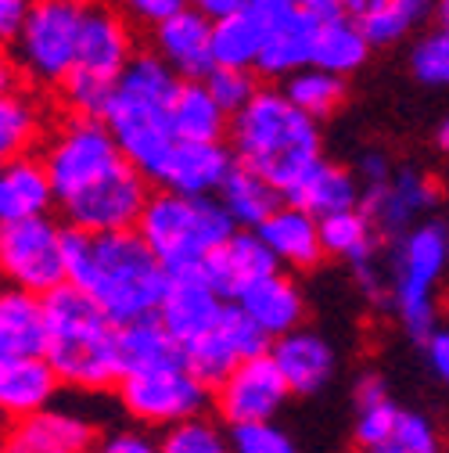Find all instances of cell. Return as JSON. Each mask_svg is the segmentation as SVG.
Returning <instances> with one entry per match:
<instances>
[{
    "label": "cell",
    "instance_id": "2e32d148",
    "mask_svg": "<svg viewBox=\"0 0 449 453\" xmlns=\"http://www.w3.org/2000/svg\"><path fill=\"white\" fill-rule=\"evenodd\" d=\"M216 19L202 8H184L180 15L155 26V54L177 76L198 80L216 69Z\"/></svg>",
    "mask_w": 449,
    "mask_h": 453
},
{
    "label": "cell",
    "instance_id": "f1b7e54d",
    "mask_svg": "<svg viewBox=\"0 0 449 453\" xmlns=\"http://www.w3.org/2000/svg\"><path fill=\"white\" fill-rule=\"evenodd\" d=\"M285 198H288V205H302L316 216H331V212L360 205V184L346 169L331 165V162H316Z\"/></svg>",
    "mask_w": 449,
    "mask_h": 453
},
{
    "label": "cell",
    "instance_id": "f546056e",
    "mask_svg": "<svg viewBox=\"0 0 449 453\" xmlns=\"http://www.w3.org/2000/svg\"><path fill=\"white\" fill-rule=\"evenodd\" d=\"M216 65L223 69H252L263 58V43H266V22L255 8H238L231 15L216 19Z\"/></svg>",
    "mask_w": 449,
    "mask_h": 453
},
{
    "label": "cell",
    "instance_id": "bcb514c9",
    "mask_svg": "<svg viewBox=\"0 0 449 453\" xmlns=\"http://www.w3.org/2000/svg\"><path fill=\"white\" fill-rule=\"evenodd\" d=\"M29 12H33V0H0V33H4V40L19 36Z\"/></svg>",
    "mask_w": 449,
    "mask_h": 453
},
{
    "label": "cell",
    "instance_id": "4316f807",
    "mask_svg": "<svg viewBox=\"0 0 449 453\" xmlns=\"http://www.w3.org/2000/svg\"><path fill=\"white\" fill-rule=\"evenodd\" d=\"M238 306L259 324V331L266 338H280V334H288L302 324V313H306V303H302V292L292 277L285 273H270L266 280H259V285H252Z\"/></svg>",
    "mask_w": 449,
    "mask_h": 453
},
{
    "label": "cell",
    "instance_id": "f35d334b",
    "mask_svg": "<svg viewBox=\"0 0 449 453\" xmlns=\"http://www.w3.org/2000/svg\"><path fill=\"white\" fill-rule=\"evenodd\" d=\"M158 453H234L231 435L209 418H187L173 428H165Z\"/></svg>",
    "mask_w": 449,
    "mask_h": 453
},
{
    "label": "cell",
    "instance_id": "ab89813d",
    "mask_svg": "<svg viewBox=\"0 0 449 453\" xmlns=\"http://www.w3.org/2000/svg\"><path fill=\"white\" fill-rule=\"evenodd\" d=\"M410 69L424 87H449V29H435L414 43Z\"/></svg>",
    "mask_w": 449,
    "mask_h": 453
},
{
    "label": "cell",
    "instance_id": "f5cc1de1",
    "mask_svg": "<svg viewBox=\"0 0 449 453\" xmlns=\"http://www.w3.org/2000/svg\"><path fill=\"white\" fill-rule=\"evenodd\" d=\"M438 148L442 151H449V116L442 119V127H438Z\"/></svg>",
    "mask_w": 449,
    "mask_h": 453
},
{
    "label": "cell",
    "instance_id": "7dc6e473",
    "mask_svg": "<svg viewBox=\"0 0 449 453\" xmlns=\"http://www.w3.org/2000/svg\"><path fill=\"white\" fill-rule=\"evenodd\" d=\"M396 169H392V162H388V155L384 151H367L363 158H360V177H363V188H374V184H384Z\"/></svg>",
    "mask_w": 449,
    "mask_h": 453
},
{
    "label": "cell",
    "instance_id": "7402d4cb",
    "mask_svg": "<svg viewBox=\"0 0 449 453\" xmlns=\"http://www.w3.org/2000/svg\"><path fill=\"white\" fill-rule=\"evenodd\" d=\"M62 378L47 357H11L0 360V407L8 418H29L50 411Z\"/></svg>",
    "mask_w": 449,
    "mask_h": 453
},
{
    "label": "cell",
    "instance_id": "8992f818",
    "mask_svg": "<svg viewBox=\"0 0 449 453\" xmlns=\"http://www.w3.org/2000/svg\"><path fill=\"white\" fill-rule=\"evenodd\" d=\"M133 58L137 54H133V36H130L126 19L108 4H90L76 65L69 80L62 83V97L72 108V116L104 119L111 94H116Z\"/></svg>",
    "mask_w": 449,
    "mask_h": 453
},
{
    "label": "cell",
    "instance_id": "484cf974",
    "mask_svg": "<svg viewBox=\"0 0 449 453\" xmlns=\"http://www.w3.org/2000/svg\"><path fill=\"white\" fill-rule=\"evenodd\" d=\"M54 198H58V191H54V180L43 162L29 155L4 162V169H0V219L4 223L47 216Z\"/></svg>",
    "mask_w": 449,
    "mask_h": 453
},
{
    "label": "cell",
    "instance_id": "52a82bcc",
    "mask_svg": "<svg viewBox=\"0 0 449 453\" xmlns=\"http://www.w3.org/2000/svg\"><path fill=\"white\" fill-rule=\"evenodd\" d=\"M449 266V234L438 223H421L396 238L384 277L388 306L414 338L435 331V288Z\"/></svg>",
    "mask_w": 449,
    "mask_h": 453
},
{
    "label": "cell",
    "instance_id": "5b68a950",
    "mask_svg": "<svg viewBox=\"0 0 449 453\" xmlns=\"http://www.w3.org/2000/svg\"><path fill=\"white\" fill-rule=\"evenodd\" d=\"M234 219L219 198H198L180 191H162L148 202L137 234L165 263L170 273L202 270L212 252L234 234Z\"/></svg>",
    "mask_w": 449,
    "mask_h": 453
},
{
    "label": "cell",
    "instance_id": "d4e9b609",
    "mask_svg": "<svg viewBox=\"0 0 449 453\" xmlns=\"http://www.w3.org/2000/svg\"><path fill=\"white\" fill-rule=\"evenodd\" d=\"M50 320L43 296L8 288L0 296V357H47Z\"/></svg>",
    "mask_w": 449,
    "mask_h": 453
},
{
    "label": "cell",
    "instance_id": "d6986e66",
    "mask_svg": "<svg viewBox=\"0 0 449 453\" xmlns=\"http://www.w3.org/2000/svg\"><path fill=\"white\" fill-rule=\"evenodd\" d=\"M227 310V299H223L212 280L202 270H187V273H173V285L170 296H165L158 317L162 324L170 327V334L177 338V346H191L198 338L223 317Z\"/></svg>",
    "mask_w": 449,
    "mask_h": 453
},
{
    "label": "cell",
    "instance_id": "1f68e13d",
    "mask_svg": "<svg viewBox=\"0 0 449 453\" xmlns=\"http://www.w3.org/2000/svg\"><path fill=\"white\" fill-rule=\"evenodd\" d=\"M367 50H370V40L360 29V22L353 15H339V19L320 22L316 40H313V65L349 76L367 62Z\"/></svg>",
    "mask_w": 449,
    "mask_h": 453
},
{
    "label": "cell",
    "instance_id": "ba28073f",
    "mask_svg": "<svg viewBox=\"0 0 449 453\" xmlns=\"http://www.w3.org/2000/svg\"><path fill=\"white\" fill-rule=\"evenodd\" d=\"M87 0H33V12L11 40V65L33 83H65L87 22Z\"/></svg>",
    "mask_w": 449,
    "mask_h": 453
},
{
    "label": "cell",
    "instance_id": "7c38bea8",
    "mask_svg": "<svg viewBox=\"0 0 449 453\" xmlns=\"http://www.w3.org/2000/svg\"><path fill=\"white\" fill-rule=\"evenodd\" d=\"M148 202L151 198L144 188V173L133 162H123L111 169V173H104L97 184L83 188L80 195H72L62 205H65L72 231L111 234V231H137Z\"/></svg>",
    "mask_w": 449,
    "mask_h": 453
},
{
    "label": "cell",
    "instance_id": "ac0fdd59",
    "mask_svg": "<svg viewBox=\"0 0 449 453\" xmlns=\"http://www.w3.org/2000/svg\"><path fill=\"white\" fill-rule=\"evenodd\" d=\"M277 256L270 252V245L259 238V231H234L223 242L212 259L202 266V273L212 280V288L223 299H241L252 285L266 280L270 273H277Z\"/></svg>",
    "mask_w": 449,
    "mask_h": 453
},
{
    "label": "cell",
    "instance_id": "74e56055",
    "mask_svg": "<svg viewBox=\"0 0 449 453\" xmlns=\"http://www.w3.org/2000/svg\"><path fill=\"white\" fill-rule=\"evenodd\" d=\"M36 134H40L36 104L19 90H4V97H0V155H4V162L26 155Z\"/></svg>",
    "mask_w": 449,
    "mask_h": 453
},
{
    "label": "cell",
    "instance_id": "5bb4252c",
    "mask_svg": "<svg viewBox=\"0 0 449 453\" xmlns=\"http://www.w3.org/2000/svg\"><path fill=\"white\" fill-rule=\"evenodd\" d=\"M266 346V334L259 331V324L238 306L227 303L223 317L198 338V342L184 346V360L187 367L205 381V385H219L234 367H241L248 357H259Z\"/></svg>",
    "mask_w": 449,
    "mask_h": 453
},
{
    "label": "cell",
    "instance_id": "e575fe53",
    "mask_svg": "<svg viewBox=\"0 0 449 453\" xmlns=\"http://www.w3.org/2000/svg\"><path fill=\"white\" fill-rule=\"evenodd\" d=\"M119 349H123V374L158 364V360L180 357L177 338L162 324V317H141V320L119 324Z\"/></svg>",
    "mask_w": 449,
    "mask_h": 453
},
{
    "label": "cell",
    "instance_id": "c3c4849f",
    "mask_svg": "<svg viewBox=\"0 0 449 453\" xmlns=\"http://www.w3.org/2000/svg\"><path fill=\"white\" fill-rule=\"evenodd\" d=\"M97 453H158V446H151L144 435L123 432V435H111Z\"/></svg>",
    "mask_w": 449,
    "mask_h": 453
},
{
    "label": "cell",
    "instance_id": "ee69618b",
    "mask_svg": "<svg viewBox=\"0 0 449 453\" xmlns=\"http://www.w3.org/2000/svg\"><path fill=\"white\" fill-rule=\"evenodd\" d=\"M123 8V15L130 22H144V26H162L165 19H173L187 8V0H116Z\"/></svg>",
    "mask_w": 449,
    "mask_h": 453
},
{
    "label": "cell",
    "instance_id": "8fae6325",
    "mask_svg": "<svg viewBox=\"0 0 449 453\" xmlns=\"http://www.w3.org/2000/svg\"><path fill=\"white\" fill-rule=\"evenodd\" d=\"M126 155L116 141V134L108 130L104 119H87L72 116L58 134L50 137L43 165L58 191V202H69L83 188L97 184L104 173H111L116 165H123Z\"/></svg>",
    "mask_w": 449,
    "mask_h": 453
},
{
    "label": "cell",
    "instance_id": "4fadbf2b",
    "mask_svg": "<svg viewBox=\"0 0 449 453\" xmlns=\"http://www.w3.org/2000/svg\"><path fill=\"white\" fill-rule=\"evenodd\" d=\"M288 381L280 374L277 360L270 353L248 357L241 367H234L227 378L219 381L216 392V407L231 428L238 425H259V421H273L288 400Z\"/></svg>",
    "mask_w": 449,
    "mask_h": 453
},
{
    "label": "cell",
    "instance_id": "44dd1931",
    "mask_svg": "<svg viewBox=\"0 0 449 453\" xmlns=\"http://www.w3.org/2000/svg\"><path fill=\"white\" fill-rule=\"evenodd\" d=\"M94 428L69 411H40L15 418L0 453H90Z\"/></svg>",
    "mask_w": 449,
    "mask_h": 453
},
{
    "label": "cell",
    "instance_id": "ffe728a7",
    "mask_svg": "<svg viewBox=\"0 0 449 453\" xmlns=\"http://www.w3.org/2000/svg\"><path fill=\"white\" fill-rule=\"evenodd\" d=\"M252 8V4H248ZM266 22V43H263V58H259V73L266 76H295L299 69L313 65V40L320 22L299 4L277 8L263 15Z\"/></svg>",
    "mask_w": 449,
    "mask_h": 453
},
{
    "label": "cell",
    "instance_id": "e0dca14e",
    "mask_svg": "<svg viewBox=\"0 0 449 453\" xmlns=\"http://www.w3.org/2000/svg\"><path fill=\"white\" fill-rule=\"evenodd\" d=\"M231 169H234L231 151L219 141H177L170 155H165V162L158 165L155 180L162 184V191L212 198L227 184Z\"/></svg>",
    "mask_w": 449,
    "mask_h": 453
},
{
    "label": "cell",
    "instance_id": "3957f363",
    "mask_svg": "<svg viewBox=\"0 0 449 453\" xmlns=\"http://www.w3.org/2000/svg\"><path fill=\"white\" fill-rule=\"evenodd\" d=\"M177 90H180V76L158 54H137L104 111V123L116 134L126 162H133L151 180L165 155H170V148L177 144L173 134Z\"/></svg>",
    "mask_w": 449,
    "mask_h": 453
},
{
    "label": "cell",
    "instance_id": "7a4b0ae2",
    "mask_svg": "<svg viewBox=\"0 0 449 453\" xmlns=\"http://www.w3.org/2000/svg\"><path fill=\"white\" fill-rule=\"evenodd\" d=\"M231 137L238 158L270 177L280 195H288L316 162H323L316 119L285 90H259L234 116Z\"/></svg>",
    "mask_w": 449,
    "mask_h": 453
},
{
    "label": "cell",
    "instance_id": "83f0119b",
    "mask_svg": "<svg viewBox=\"0 0 449 453\" xmlns=\"http://www.w3.org/2000/svg\"><path fill=\"white\" fill-rule=\"evenodd\" d=\"M280 198H285V195L277 191V184L270 177H263L259 169L245 165V162H238L231 169L227 184L219 188L223 209L231 212V219L238 226H248V231H259V226L280 209Z\"/></svg>",
    "mask_w": 449,
    "mask_h": 453
},
{
    "label": "cell",
    "instance_id": "60d3db41",
    "mask_svg": "<svg viewBox=\"0 0 449 453\" xmlns=\"http://www.w3.org/2000/svg\"><path fill=\"white\" fill-rule=\"evenodd\" d=\"M231 442H234V453H299L292 435L285 428H277L273 421L238 425L231 428Z\"/></svg>",
    "mask_w": 449,
    "mask_h": 453
},
{
    "label": "cell",
    "instance_id": "f907efd6",
    "mask_svg": "<svg viewBox=\"0 0 449 453\" xmlns=\"http://www.w3.org/2000/svg\"><path fill=\"white\" fill-rule=\"evenodd\" d=\"M245 4H248V0H194V8H202V12L212 15V19H223V15L245 8Z\"/></svg>",
    "mask_w": 449,
    "mask_h": 453
},
{
    "label": "cell",
    "instance_id": "cb8c5ba5",
    "mask_svg": "<svg viewBox=\"0 0 449 453\" xmlns=\"http://www.w3.org/2000/svg\"><path fill=\"white\" fill-rule=\"evenodd\" d=\"M259 238L270 245V252L277 256V263L295 266V270H309L320 263L323 249V234H320V216L302 209V205H280L263 226Z\"/></svg>",
    "mask_w": 449,
    "mask_h": 453
},
{
    "label": "cell",
    "instance_id": "277c9868",
    "mask_svg": "<svg viewBox=\"0 0 449 453\" xmlns=\"http://www.w3.org/2000/svg\"><path fill=\"white\" fill-rule=\"evenodd\" d=\"M43 303L50 320L47 360L54 364L58 378L90 392L119 385L123 378L119 324L108 320L104 310L76 285H62L58 292L43 296Z\"/></svg>",
    "mask_w": 449,
    "mask_h": 453
},
{
    "label": "cell",
    "instance_id": "11a10c76",
    "mask_svg": "<svg viewBox=\"0 0 449 453\" xmlns=\"http://www.w3.org/2000/svg\"><path fill=\"white\" fill-rule=\"evenodd\" d=\"M363 453H367V449H363Z\"/></svg>",
    "mask_w": 449,
    "mask_h": 453
},
{
    "label": "cell",
    "instance_id": "b9f144b4",
    "mask_svg": "<svg viewBox=\"0 0 449 453\" xmlns=\"http://www.w3.org/2000/svg\"><path fill=\"white\" fill-rule=\"evenodd\" d=\"M381 453H438V435L428 418L403 411L396 421V432H392V439L384 442Z\"/></svg>",
    "mask_w": 449,
    "mask_h": 453
},
{
    "label": "cell",
    "instance_id": "d6a6232c",
    "mask_svg": "<svg viewBox=\"0 0 449 453\" xmlns=\"http://www.w3.org/2000/svg\"><path fill=\"white\" fill-rule=\"evenodd\" d=\"M320 234H323V249L331 256L349 259L356 273L374 263L377 223L367 216V209H342V212L320 216Z\"/></svg>",
    "mask_w": 449,
    "mask_h": 453
},
{
    "label": "cell",
    "instance_id": "9a60e30c",
    "mask_svg": "<svg viewBox=\"0 0 449 453\" xmlns=\"http://www.w3.org/2000/svg\"><path fill=\"white\" fill-rule=\"evenodd\" d=\"M438 205V184L417 169H396L384 184L363 188V209L377 223V231L403 238L424 223V216Z\"/></svg>",
    "mask_w": 449,
    "mask_h": 453
},
{
    "label": "cell",
    "instance_id": "8d00e7d4",
    "mask_svg": "<svg viewBox=\"0 0 449 453\" xmlns=\"http://www.w3.org/2000/svg\"><path fill=\"white\" fill-rule=\"evenodd\" d=\"M431 12V0H388V4L356 15L360 29L370 43H396L403 40L417 22H424Z\"/></svg>",
    "mask_w": 449,
    "mask_h": 453
},
{
    "label": "cell",
    "instance_id": "681fc988",
    "mask_svg": "<svg viewBox=\"0 0 449 453\" xmlns=\"http://www.w3.org/2000/svg\"><path fill=\"white\" fill-rule=\"evenodd\" d=\"M299 4H302L316 22H327V19L349 15V4H346V0H299Z\"/></svg>",
    "mask_w": 449,
    "mask_h": 453
},
{
    "label": "cell",
    "instance_id": "4dcf8cb0",
    "mask_svg": "<svg viewBox=\"0 0 449 453\" xmlns=\"http://www.w3.org/2000/svg\"><path fill=\"white\" fill-rule=\"evenodd\" d=\"M227 116L231 111L216 101L209 83H198V80L180 83L177 101H173L177 141H219L223 130H227Z\"/></svg>",
    "mask_w": 449,
    "mask_h": 453
},
{
    "label": "cell",
    "instance_id": "603a6c76",
    "mask_svg": "<svg viewBox=\"0 0 449 453\" xmlns=\"http://www.w3.org/2000/svg\"><path fill=\"white\" fill-rule=\"evenodd\" d=\"M270 357L277 360L280 374H285L288 388L299 392V395H313L320 392L331 374H334V349L327 346V338H320L316 331H288L273 338V349Z\"/></svg>",
    "mask_w": 449,
    "mask_h": 453
},
{
    "label": "cell",
    "instance_id": "db71d44e",
    "mask_svg": "<svg viewBox=\"0 0 449 453\" xmlns=\"http://www.w3.org/2000/svg\"><path fill=\"white\" fill-rule=\"evenodd\" d=\"M442 26L449 29V0H445V8H442Z\"/></svg>",
    "mask_w": 449,
    "mask_h": 453
},
{
    "label": "cell",
    "instance_id": "30bf717a",
    "mask_svg": "<svg viewBox=\"0 0 449 453\" xmlns=\"http://www.w3.org/2000/svg\"><path fill=\"white\" fill-rule=\"evenodd\" d=\"M0 266L8 285L33 296H50L69 285V231L50 216L4 223L0 231Z\"/></svg>",
    "mask_w": 449,
    "mask_h": 453
},
{
    "label": "cell",
    "instance_id": "6da1fadb",
    "mask_svg": "<svg viewBox=\"0 0 449 453\" xmlns=\"http://www.w3.org/2000/svg\"><path fill=\"white\" fill-rule=\"evenodd\" d=\"M69 285L87 292L108 320L130 324L158 317L173 273L137 231H69Z\"/></svg>",
    "mask_w": 449,
    "mask_h": 453
},
{
    "label": "cell",
    "instance_id": "f6af8a7d",
    "mask_svg": "<svg viewBox=\"0 0 449 453\" xmlns=\"http://www.w3.org/2000/svg\"><path fill=\"white\" fill-rule=\"evenodd\" d=\"M424 346H428V364H431L435 378L442 385H449V327H435L424 338Z\"/></svg>",
    "mask_w": 449,
    "mask_h": 453
},
{
    "label": "cell",
    "instance_id": "9c48e42d",
    "mask_svg": "<svg viewBox=\"0 0 449 453\" xmlns=\"http://www.w3.org/2000/svg\"><path fill=\"white\" fill-rule=\"evenodd\" d=\"M119 395L123 407L144 421V425H158V428H173L187 418H198L205 411L209 400V385L187 367L184 353L158 360L137 371H126L119 378Z\"/></svg>",
    "mask_w": 449,
    "mask_h": 453
},
{
    "label": "cell",
    "instance_id": "7bdbcfd3",
    "mask_svg": "<svg viewBox=\"0 0 449 453\" xmlns=\"http://www.w3.org/2000/svg\"><path fill=\"white\" fill-rule=\"evenodd\" d=\"M209 90L216 94V101L231 111V116H238V111L259 94L255 90V83H252V73L248 69H223V65H216L212 73H209Z\"/></svg>",
    "mask_w": 449,
    "mask_h": 453
},
{
    "label": "cell",
    "instance_id": "836d02e7",
    "mask_svg": "<svg viewBox=\"0 0 449 453\" xmlns=\"http://www.w3.org/2000/svg\"><path fill=\"white\" fill-rule=\"evenodd\" d=\"M400 414L403 411L392 403V395L377 374L360 378V385H356V439L367 453L384 449V442L392 439V432H396Z\"/></svg>",
    "mask_w": 449,
    "mask_h": 453
},
{
    "label": "cell",
    "instance_id": "816d5d0a",
    "mask_svg": "<svg viewBox=\"0 0 449 453\" xmlns=\"http://www.w3.org/2000/svg\"><path fill=\"white\" fill-rule=\"evenodd\" d=\"M346 4H349V15L356 19V15H363V12H374V8L388 4V0H346Z\"/></svg>",
    "mask_w": 449,
    "mask_h": 453
},
{
    "label": "cell",
    "instance_id": "d590c367",
    "mask_svg": "<svg viewBox=\"0 0 449 453\" xmlns=\"http://www.w3.org/2000/svg\"><path fill=\"white\" fill-rule=\"evenodd\" d=\"M285 94L306 111V116L323 119V116H331V111L342 104V97H346V76L309 65V69H299L295 76H288Z\"/></svg>",
    "mask_w": 449,
    "mask_h": 453
}]
</instances>
